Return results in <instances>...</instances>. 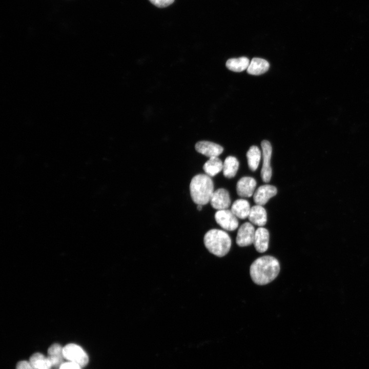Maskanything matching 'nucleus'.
I'll return each mask as SVG.
<instances>
[{"label": "nucleus", "mask_w": 369, "mask_h": 369, "mask_svg": "<svg viewBox=\"0 0 369 369\" xmlns=\"http://www.w3.org/2000/svg\"><path fill=\"white\" fill-rule=\"evenodd\" d=\"M262 155L263 159L262 166L261 170V177L264 182H269L272 177V171L271 167V158L272 148L270 142L263 140L261 141Z\"/></svg>", "instance_id": "nucleus-5"}, {"label": "nucleus", "mask_w": 369, "mask_h": 369, "mask_svg": "<svg viewBox=\"0 0 369 369\" xmlns=\"http://www.w3.org/2000/svg\"><path fill=\"white\" fill-rule=\"evenodd\" d=\"M223 162L218 157L209 158L203 166V169L207 175L210 177L215 176L222 170Z\"/></svg>", "instance_id": "nucleus-18"}, {"label": "nucleus", "mask_w": 369, "mask_h": 369, "mask_svg": "<svg viewBox=\"0 0 369 369\" xmlns=\"http://www.w3.org/2000/svg\"><path fill=\"white\" fill-rule=\"evenodd\" d=\"M214 192V183L210 176L199 174L192 178L190 183V192L196 204L202 206L207 204Z\"/></svg>", "instance_id": "nucleus-2"}, {"label": "nucleus", "mask_w": 369, "mask_h": 369, "mask_svg": "<svg viewBox=\"0 0 369 369\" xmlns=\"http://www.w3.org/2000/svg\"><path fill=\"white\" fill-rule=\"evenodd\" d=\"M270 67L269 62L262 58L254 57L251 60L247 72L251 75H258L266 72Z\"/></svg>", "instance_id": "nucleus-15"}, {"label": "nucleus", "mask_w": 369, "mask_h": 369, "mask_svg": "<svg viewBox=\"0 0 369 369\" xmlns=\"http://www.w3.org/2000/svg\"><path fill=\"white\" fill-rule=\"evenodd\" d=\"M215 219L217 224L227 231H234L238 227L237 217L231 210H217L215 214Z\"/></svg>", "instance_id": "nucleus-6"}, {"label": "nucleus", "mask_w": 369, "mask_h": 369, "mask_svg": "<svg viewBox=\"0 0 369 369\" xmlns=\"http://www.w3.org/2000/svg\"><path fill=\"white\" fill-rule=\"evenodd\" d=\"M203 241L208 251L219 257L228 253L232 244L229 234L224 231L216 229L208 231L204 235Z\"/></svg>", "instance_id": "nucleus-3"}, {"label": "nucleus", "mask_w": 369, "mask_h": 369, "mask_svg": "<svg viewBox=\"0 0 369 369\" xmlns=\"http://www.w3.org/2000/svg\"><path fill=\"white\" fill-rule=\"evenodd\" d=\"M202 205L197 204V209L198 211H201V209H202Z\"/></svg>", "instance_id": "nucleus-25"}, {"label": "nucleus", "mask_w": 369, "mask_h": 369, "mask_svg": "<svg viewBox=\"0 0 369 369\" xmlns=\"http://www.w3.org/2000/svg\"><path fill=\"white\" fill-rule=\"evenodd\" d=\"M63 354L65 359L76 363L81 367L86 366L88 363L89 357L87 353L77 344H67L63 348Z\"/></svg>", "instance_id": "nucleus-4"}, {"label": "nucleus", "mask_w": 369, "mask_h": 369, "mask_svg": "<svg viewBox=\"0 0 369 369\" xmlns=\"http://www.w3.org/2000/svg\"><path fill=\"white\" fill-rule=\"evenodd\" d=\"M251 208L247 200L238 199L233 203L231 210L237 218L244 219L248 217Z\"/></svg>", "instance_id": "nucleus-14"}, {"label": "nucleus", "mask_w": 369, "mask_h": 369, "mask_svg": "<svg viewBox=\"0 0 369 369\" xmlns=\"http://www.w3.org/2000/svg\"><path fill=\"white\" fill-rule=\"evenodd\" d=\"M29 362L35 369H51L52 367L48 357L39 353L33 354L30 357Z\"/></svg>", "instance_id": "nucleus-21"}, {"label": "nucleus", "mask_w": 369, "mask_h": 369, "mask_svg": "<svg viewBox=\"0 0 369 369\" xmlns=\"http://www.w3.org/2000/svg\"><path fill=\"white\" fill-rule=\"evenodd\" d=\"M63 348L60 345L55 343L51 345L48 350V357L49 359L52 367L59 368L64 363V356Z\"/></svg>", "instance_id": "nucleus-16"}, {"label": "nucleus", "mask_w": 369, "mask_h": 369, "mask_svg": "<svg viewBox=\"0 0 369 369\" xmlns=\"http://www.w3.org/2000/svg\"><path fill=\"white\" fill-rule=\"evenodd\" d=\"M270 234L268 230L260 227L256 230L253 244L256 251L264 253L269 248Z\"/></svg>", "instance_id": "nucleus-12"}, {"label": "nucleus", "mask_w": 369, "mask_h": 369, "mask_svg": "<svg viewBox=\"0 0 369 369\" xmlns=\"http://www.w3.org/2000/svg\"><path fill=\"white\" fill-rule=\"evenodd\" d=\"M239 161L233 156H228L223 163L222 172L224 176L232 178L235 176L239 168Z\"/></svg>", "instance_id": "nucleus-17"}, {"label": "nucleus", "mask_w": 369, "mask_h": 369, "mask_svg": "<svg viewBox=\"0 0 369 369\" xmlns=\"http://www.w3.org/2000/svg\"><path fill=\"white\" fill-rule=\"evenodd\" d=\"M154 5L157 7H166L172 4L174 0H149Z\"/></svg>", "instance_id": "nucleus-22"}, {"label": "nucleus", "mask_w": 369, "mask_h": 369, "mask_svg": "<svg viewBox=\"0 0 369 369\" xmlns=\"http://www.w3.org/2000/svg\"><path fill=\"white\" fill-rule=\"evenodd\" d=\"M280 271V264L274 257L265 255L257 258L250 268V276L258 285H265L274 280Z\"/></svg>", "instance_id": "nucleus-1"}, {"label": "nucleus", "mask_w": 369, "mask_h": 369, "mask_svg": "<svg viewBox=\"0 0 369 369\" xmlns=\"http://www.w3.org/2000/svg\"><path fill=\"white\" fill-rule=\"evenodd\" d=\"M277 193L276 187L271 184L262 185L255 191L253 195V200L256 204L263 206Z\"/></svg>", "instance_id": "nucleus-9"}, {"label": "nucleus", "mask_w": 369, "mask_h": 369, "mask_svg": "<svg viewBox=\"0 0 369 369\" xmlns=\"http://www.w3.org/2000/svg\"><path fill=\"white\" fill-rule=\"evenodd\" d=\"M261 154L259 148L256 146H251L247 151L246 156L248 165L252 171H255L257 169L261 159Z\"/></svg>", "instance_id": "nucleus-19"}, {"label": "nucleus", "mask_w": 369, "mask_h": 369, "mask_svg": "<svg viewBox=\"0 0 369 369\" xmlns=\"http://www.w3.org/2000/svg\"><path fill=\"white\" fill-rule=\"evenodd\" d=\"M210 202L214 209L221 210L228 209L231 200L229 192L224 188H219L213 192Z\"/></svg>", "instance_id": "nucleus-8"}, {"label": "nucleus", "mask_w": 369, "mask_h": 369, "mask_svg": "<svg viewBox=\"0 0 369 369\" xmlns=\"http://www.w3.org/2000/svg\"><path fill=\"white\" fill-rule=\"evenodd\" d=\"M250 63L248 58L242 56L229 59L226 62L225 66L231 71L240 72L247 70Z\"/></svg>", "instance_id": "nucleus-20"}, {"label": "nucleus", "mask_w": 369, "mask_h": 369, "mask_svg": "<svg viewBox=\"0 0 369 369\" xmlns=\"http://www.w3.org/2000/svg\"><path fill=\"white\" fill-rule=\"evenodd\" d=\"M256 184V181L254 178L250 176L243 177L237 182V193L241 197H250L254 194Z\"/></svg>", "instance_id": "nucleus-11"}, {"label": "nucleus", "mask_w": 369, "mask_h": 369, "mask_svg": "<svg viewBox=\"0 0 369 369\" xmlns=\"http://www.w3.org/2000/svg\"><path fill=\"white\" fill-rule=\"evenodd\" d=\"M256 230L253 224L249 222L243 223L238 229L236 242L241 247H247L253 243Z\"/></svg>", "instance_id": "nucleus-7"}, {"label": "nucleus", "mask_w": 369, "mask_h": 369, "mask_svg": "<svg viewBox=\"0 0 369 369\" xmlns=\"http://www.w3.org/2000/svg\"><path fill=\"white\" fill-rule=\"evenodd\" d=\"M196 151L209 158L218 157L223 151L222 147L219 145L209 141H200L195 146Z\"/></svg>", "instance_id": "nucleus-10"}, {"label": "nucleus", "mask_w": 369, "mask_h": 369, "mask_svg": "<svg viewBox=\"0 0 369 369\" xmlns=\"http://www.w3.org/2000/svg\"><path fill=\"white\" fill-rule=\"evenodd\" d=\"M248 219L253 224L259 227L264 225L267 221V214L262 206L256 204L251 207Z\"/></svg>", "instance_id": "nucleus-13"}, {"label": "nucleus", "mask_w": 369, "mask_h": 369, "mask_svg": "<svg viewBox=\"0 0 369 369\" xmlns=\"http://www.w3.org/2000/svg\"><path fill=\"white\" fill-rule=\"evenodd\" d=\"M58 369H81V367L76 363L67 361L63 363Z\"/></svg>", "instance_id": "nucleus-23"}, {"label": "nucleus", "mask_w": 369, "mask_h": 369, "mask_svg": "<svg viewBox=\"0 0 369 369\" xmlns=\"http://www.w3.org/2000/svg\"><path fill=\"white\" fill-rule=\"evenodd\" d=\"M16 369H35L30 362L23 360L18 362L16 365Z\"/></svg>", "instance_id": "nucleus-24"}]
</instances>
